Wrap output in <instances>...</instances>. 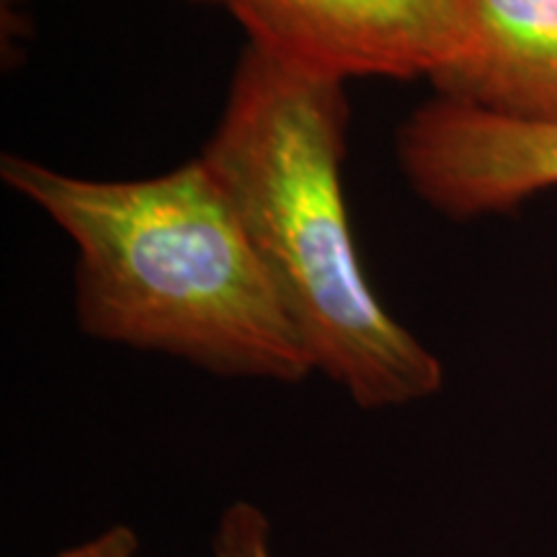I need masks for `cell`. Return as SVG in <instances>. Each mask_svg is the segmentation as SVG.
Here are the masks:
<instances>
[{
	"label": "cell",
	"mask_w": 557,
	"mask_h": 557,
	"mask_svg": "<svg viewBox=\"0 0 557 557\" xmlns=\"http://www.w3.org/2000/svg\"><path fill=\"white\" fill-rule=\"evenodd\" d=\"M0 178L78 248L88 336L163 351L230 377L312 372L233 199L205 158L163 176L96 181L5 156Z\"/></svg>",
	"instance_id": "cell-1"
},
{
	"label": "cell",
	"mask_w": 557,
	"mask_h": 557,
	"mask_svg": "<svg viewBox=\"0 0 557 557\" xmlns=\"http://www.w3.org/2000/svg\"><path fill=\"white\" fill-rule=\"evenodd\" d=\"M344 81L243 50L201 158L225 186L312 369L361 408L429 398L444 369L369 287L348 225L341 165Z\"/></svg>",
	"instance_id": "cell-2"
},
{
	"label": "cell",
	"mask_w": 557,
	"mask_h": 557,
	"mask_svg": "<svg viewBox=\"0 0 557 557\" xmlns=\"http://www.w3.org/2000/svg\"><path fill=\"white\" fill-rule=\"evenodd\" d=\"M259 45L331 78H429L468 52L470 0H220Z\"/></svg>",
	"instance_id": "cell-3"
},
{
	"label": "cell",
	"mask_w": 557,
	"mask_h": 557,
	"mask_svg": "<svg viewBox=\"0 0 557 557\" xmlns=\"http://www.w3.org/2000/svg\"><path fill=\"white\" fill-rule=\"evenodd\" d=\"M398 160L418 197L451 220L511 212L557 186V124L436 96L403 124Z\"/></svg>",
	"instance_id": "cell-4"
},
{
	"label": "cell",
	"mask_w": 557,
	"mask_h": 557,
	"mask_svg": "<svg viewBox=\"0 0 557 557\" xmlns=\"http://www.w3.org/2000/svg\"><path fill=\"white\" fill-rule=\"evenodd\" d=\"M472 39L436 75L442 99L557 124V0H470Z\"/></svg>",
	"instance_id": "cell-5"
},
{
	"label": "cell",
	"mask_w": 557,
	"mask_h": 557,
	"mask_svg": "<svg viewBox=\"0 0 557 557\" xmlns=\"http://www.w3.org/2000/svg\"><path fill=\"white\" fill-rule=\"evenodd\" d=\"M269 521L259 508L238 504L220 519L212 557H274L269 545Z\"/></svg>",
	"instance_id": "cell-6"
},
{
	"label": "cell",
	"mask_w": 557,
	"mask_h": 557,
	"mask_svg": "<svg viewBox=\"0 0 557 557\" xmlns=\"http://www.w3.org/2000/svg\"><path fill=\"white\" fill-rule=\"evenodd\" d=\"M60 557H137V537L129 529L116 527L101 534L99 540L86 542V545L62 553Z\"/></svg>",
	"instance_id": "cell-7"
},
{
	"label": "cell",
	"mask_w": 557,
	"mask_h": 557,
	"mask_svg": "<svg viewBox=\"0 0 557 557\" xmlns=\"http://www.w3.org/2000/svg\"><path fill=\"white\" fill-rule=\"evenodd\" d=\"M194 3H220V0H194Z\"/></svg>",
	"instance_id": "cell-8"
}]
</instances>
